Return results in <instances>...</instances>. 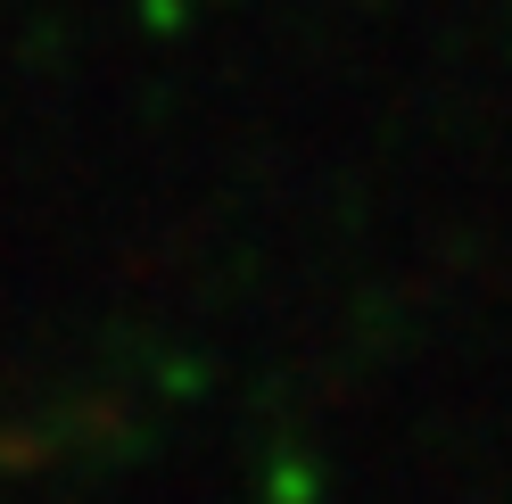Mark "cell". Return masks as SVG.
I'll use <instances>...</instances> for the list:
<instances>
[]
</instances>
